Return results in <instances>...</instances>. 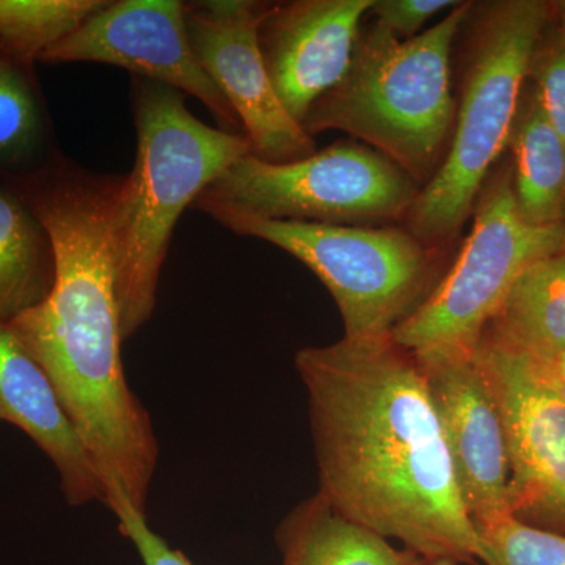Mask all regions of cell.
Instances as JSON below:
<instances>
[{"label":"cell","instance_id":"603a6c76","mask_svg":"<svg viewBox=\"0 0 565 565\" xmlns=\"http://www.w3.org/2000/svg\"><path fill=\"white\" fill-rule=\"evenodd\" d=\"M457 6L455 0H374L370 14L397 40L405 41L418 35L435 14Z\"/></svg>","mask_w":565,"mask_h":565},{"label":"cell","instance_id":"277c9868","mask_svg":"<svg viewBox=\"0 0 565 565\" xmlns=\"http://www.w3.org/2000/svg\"><path fill=\"white\" fill-rule=\"evenodd\" d=\"M473 2L414 39L401 41L374 21L362 28L343 81L303 120L311 137L343 131L396 163L419 185L437 172L455 126L451 50Z\"/></svg>","mask_w":565,"mask_h":565},{"label":"cell","instance_id":"4316f807","mask_svg":"<svg viewBox=\"0 0 565 565\" xmlns=\"http://www.w3.org/2000/svg\"><path fill=\"white\" fill-rule=\"evenodd\" d=\"M427 565H460V564H457V563H455V561H449V559H437V561H433V563H429Z\"/></svg>","mask_w":565,"mask_h":565},{"label":"cell","instance_id":"5bb4252c","mask_svg":"<svg viewBox=\"0 0 565 565\" xmlns=\"http://www.w3.org/2000/svg\"><path fill=\"white\" fill-rule=\"evenodd\" d=\"M0 422L13 424L44 452L71 505L99 501L106 492L79 434L40 363L9 323L0 322Z\"/></svg>","mask_w":565,"mask_h":565},{"label":"cell","instance_id":"484cf974","mask_svg":"<svg viewBox=\"0 0 565 565\" xmlns=\"http://www.w3.org/2000/svg\"><path fill=\"white\" fill-rule=\"evenodd\" d=\"M537 363H539V362H537ZM539 364H541V363H539ZM541 366H542V364H541ZM542 370H544V371H545V367H544V366H542ZM545 374H546V377H548L550 384H552L553 386H555V388L557 390V393H559V394H561V396H563V397H564V401H565V386H561V385L555 384V382H553V381H552V377H550V375H548V373H546V371H545Z\"/></svg>","mask_w":565,"mask_h":565},{"label":"cell","instance_id":"52a82bcc","mask_svg":"<svg viewBox=\"0 0 565 565\" xmlns=\"http://www.w3.org/2000/svg\"><path fill=\"white\" fill-rule=\"evenodd\" d=\"M418 184L381 152L338 141L299 161L237 159L193 203L267 221L377 226L407 217Z\"/></svg>","mask_w":565,"mask_h":565},{"label":"cell","instance_id":"5b68a950","mask_svg":"<svg viewBox=\"0 0 565 565\" xmlns=\"http://www.w3.org/2000/svg\"><path fill=\"white\" fill-rule=\"evenodd\" d=\"M552 10L542 0H503L487 3L473 22L448 151L405 217L408 232L423 243L448 244L473 215L490 170L511 139Z\"/></svg>","mask_w":565,"mask_h":565},{"label":"cell","instance_id":"d6986e66","mask_svg":"<svg viewBox=\"0 0 565 565\" xmlns=\"http://www.w3.org/2000/svg\"><path fill=\"white\" fill-rule=\"evenodd\" d=\"M52 158L50 121L33 65L0 51V177L17 180Z\"/></svg>","mask_w":565,"mask_h":565},{"label":"cell","instance_id":"d4e9b609","mask_svg":"<svg viewBox=\"0 0 565 565\" xmlns=\"http://www.w3.org/2000/svg\"><path fill=\"white\" fill-rule=\"evenodd\" d=\"M555 10L557 11V18H559V35L565 43V0L555 3Z\"/></svg>","mask_w":565,"mask_h":565},{"label":"cell","instance_id":"30bf717a","mask_svg":"<svg viewBox=\"0 0 565 565\" xmlns=\"http://www.w3.org/2000/svg\"><path fill=\"white\" fill-rule=\"evenodd\" d=\"M266 3L202 0L184 3L185 28L196 58L236 114L252 154L286 163L315 154L316 141L275 92L259 51Z\"/></svg>","mask_w":565,"mask_h":565},{"label":"cell","instance_id":"7402d4cb","mask_svg":"<svg viewBox=\"0 0 565 565\" xmlns=\"http://www.w3.org/2000/svg\"><path fill=\"white\" fill-rule=\"evenodd\" d=\"M530 76H533V92L546 120L565 141V43L561 35L546 43L541 41Z\"/></svg>","mask_w":565,"mask_h":565},{"label":"cell","instance_id":"9a60e30c","mask_svg":"<svg viewBox=\"0 0 565 565\" xmlns=\"http://www.w3.org/2000/svg\"><path fill=\"white\" fill-rule=\"evenodd\" d=\"M281 565H427L411 550L340 514L321 493L292 509L275 531Z\"/></svg>","mask_w":565,"mask_h":565},{"label":"cell","instance_id":"4fadbf2b","mask_svg":"<svg viewBox=\"0 0 565 565\" xmlns=\"http://www.w3.org/2000/svg\"><path fill=\"white\" fill-rule=\"evenodd\" d=\"M374 0H296L267 6L259 51L278 98L303 125L313 104L343 81Z\"/></svg>","mask_w":565,"mask_h":565},{"label":"cell","instance_id":"8992f818","mask_svg":"<svg viewBox=\"0 0 565 565\" xmlns=\"http://www.w3.org/2000/svg\"><path fill=\"white\" fill-rule=\"evenodd\" d=\"M204 212L303 263L329 289L351 340L392 337L441 278L440 248L408 230L267 221L223 207Z\"/></svg>","mask_w":565,"mask_h":565},{"label":"cell","instance_id":"ffe728a7","mask_svg":"<svg viewBox=\"0 0 565 565\" xmlns=\"http://www.w3.org/2000/svg\"><path fill=\"white\" fill-rule=\"evenodd\" d=\"M103 6L104 0H0V51L33 65Z\"/></svg>","mask_w":565,"mask_h":565},{"label":"cell","instance_id":"ac0fdd59","mask_svg":"<svg viewBox=\"0 0 565 565\" xmlns=\"http://www.w3.org/2000/svg\"><path fill=\"white\" fill-rule=\"evenodd\" d=\"M509 145L520 215L534 226L565 223V141L546 120L533 90H523Z\"/></svg>","mask_w":565,"mask_h":565},{"label":"cell","instance_id":"9c48e42d","mask_svg":"<svg viewBox=\"0 0 565 565\" xmlns=\"http://www.w3.org/2000/svg\"><path fill=\"white\" fill-rule=\"evenodd\" d=\"M478 360L504 424L511 515L565 535L564 397L541 364L487 330Z\"/></svg>","mask_w":565,"mask_h":565},{"label":"cell","instance_id":"7a4b0ae2","mask_svg":"<svg viewBox=\"0 0 565 565\" xmlns=\"http://www.w3.org/2000/svg\"><path fill=\"white\" fill-rule=\"evenodd\" d=\"M50 233L55 281L39 307L10 329L40 363L102 478L115 515L147 514L159 445L150 415L126 381L110 218L118 178L54 156L17 178Z\"/></svg>","mask_w":565,"mask_h":565},{"label":"cell","instance_id":"44dd1931","mask_svg":"<svg viewBox=\"0 0 565 565\" xmlns=\"http://www.w3.org/2000/svg\"><path fill=\"white\" fill-rule=\"evenodd\" d=\"M486 565H565V535L519 522L512 515L478 523Z\"/></svg>","mask_w":565,"mask_h":565},{"label":"cell","instance_id":"3957f363","mask_svg":"<svg viewBox=\"0 0 565 565\" xmlns=\"http://www.w3.org/2000/svg\"><path fill=\"white\" fill-rule=\"evenodd\" d=\"M132 99L136 162L118 181L110 218L122 340L151 318L182 212L252 152L244 134L204 125L185 107L184 93L169 85L137 77Z\"/></svg>","mask_w":565,"mask_h":565},{"label":"cell","instance_id":"7c38bea8","mask_svg":"<svg viewBox=\"0 0 565 565\" xmlns=\"http://www.w3.org/2000/svg\"><path fill=\"white\" fill-rule=\"evenodd\" d=\"M414 355L444 430L465 511L475 525L511 515L504 424L478 351Z\"/></svg>","mask_w":565,"mask_h":565},{"label":"cell","instance_id":"8fae6325","mask_svg":"<svg viewBox=\"0 0 565 565\" xmlns=\"http://www.w3.org/2000/svg\"><path fill=\"white\" fill-rule=\"evenodd\" d=\"M40 62H95L169 85L204 104L225 131L241 122L196 58L178 0L104 2L77 31L54 44Z\"/></svg>","mask_w":565,"mask_h":565},{"label":"cell","instance_id":"e0dca14e","mask_svg":"<svg viewBox=\"0 0 565 565\" xmlns=\"http://www.w3.org/2000/svg\"><path fill=\"white\" fill-rule=\"evenodd\" d=\"M486 330L535 360L565 352V245L523 270Z\"/></svg>","mask_w":565,"mask_h":565},{"label":"cell","instance_id":"6da1fadb","mask_svg":"<svg viewBox=\"0 0 565 565\" xmlns=\"http://www.w3.org/2000/svg\"><path fill=\"white\" fill-rule=\"evenodd\" d=\"M318 492L337 509L433 563H481L426 377L393 338L303 348Z\"/></svg>","mask_w":565,"mask_h":565},{"label":"cell","instance_id":"cb8c5ba5","mask_svg":"<svg viewBox=\"0 0 565 565\" xmlns=\"http://www.w3.org/2000/svg\"><path fill=\"white\" fill-rule=\"evenodd\" d=\"M117 519L120 533L136 546L143 565H192L184 553L172 548L148 526L147 514H141L132 504H126Z\"/></svg>","mask_w":565,"mask_h":565},{"label":"cell","instance_id":"ba28073f","mask_svg":"<svg viewBox=\"0 0 565 565\" xmlns=\"http://www.w3.org/2000/svg\"><path fill=\"white\" fill-rule=\"evenodd\" d=\"M565 245V223L534 226L520 215L512 170L486 182L455 264L392 338L412 353L476 352L487 326L526 267Z\"/></svg>","mask_w":565,"mask_h":565},{"label":"cell","instance_id":"2e32d148","mask_svg":"<svg viewBox=\"0 0 565 565\" xmlns=\"http://www.w3.org/2000/svg\"><path fill=\"white\" fill-rule=\"evenodd\" d=\"M54 281L50 233L13 181L0 177V322L39 307Z\"/></svg>","mask_w":565,"mask_h":565}]
</instances>
